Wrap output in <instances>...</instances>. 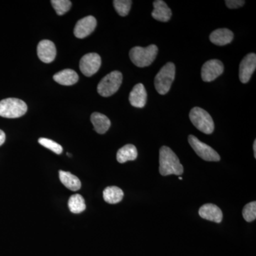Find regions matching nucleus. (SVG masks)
<instances>
[{
  "instance_id": "nucleus-1",
  "label": "nucleus",
  "mask_w": 256,
  "mask_h": 256,
  "mask_svg": "<svg viewBox=\"0 0 256 256\" xmlns=\"http://www.w3.org/2000/svg\"><path fill=\"white\" fill-rule=\"evenodd\" d=\"M160 172L162 176L181 175L184 172L182 164L176 154L166 146H163L160 150Z\"/></svg>"
},
{
  "instance_id": "nucleus-2",
  "label": "nucleus",
  "mask_w": 256,
  "mask_h": 256,
  "mask_svg": "<svg viewBox=\"0 0 256 256\" xmlns=\"http://www.w3.org/2000/svg\"><path fill=\"white\" fill-rule=\"evenodd\" d=\"M158 48L156 45L151 44L143 48L140 46L133 47L130 50V58L136 66L140 68L149 66L156 60Z\"/></svg>"
},
{
  "instance_id": "nucleus-3",
  "label": "nucleus",
  "mask_w": 256,
  "mask_h": 256,
  "mask_svg": "<svg viewBox=\"0 0 256 256\" xmlns=\"http://www.w3.org/2000/svg\"><path fill=\"white\" fill-rule=\"evenodd\" d=\"M175 65L172 62L165 64L154 78V86L158 94L165 95L170 92L175 78Z\"/></svg>"
},
{
  "instance_id": "nucleus-4",
  "label": "nucleus",
  "mask_w": 256,
  "mask_h": 256,
  "mask_svg": "<svg viewBox=\"0 0 256 256\" xmlns=\"http://www.w3.org/2000/svg\"><path fill=\"white\" fill-rule=\"evenodd\" d=\"M28 106L22 100L14 98L0 101V116L6 118H18L26 114Z\"/></svg>"
},
{
  "instance_id": "nucleus-5",
  "label": "nucleus",
  "mask_w": 256,
  "mask_h": 256,
  "mask_svg": "<svg viewBox=\"0 0 256 256\" xmlns=\"http://www.w3.org/2000/svg\"><path fill=\"white\" fill-rule=\"evenodd\" d=\"M190 119L196 129L204 134H212L214 130V122L212 116L201 108H193L190 112Z\"/></svg>"
},
{
  "instance_id": "nucleus-6",
  "label": "nucleus",
  "mask_w": 256,
  "mask_h": 256,
  "mask_svg": "<svg viewBox=\"0 0 256 256\" xmlns=\"http://www.w3.org/2000/svg\"><path fill=\"white\" fill-rule=\"evenodd\" d=\"M122 82V74L114 70L106 75L98 85V92L102 97H109L118 90Z\"/></svg>"
},
{
  "instance_id": "nucleus-7",
  "label": "nucleus",
  "mask_w": 256,
  "mask_h": 256,
  "mask_svg": "<svg viewBox=\"0 0 256 256\" xmlns=\"http://www.w3.org/2000/svg\"><path fill=\"white\" fill-rule=\"evenodd\" d=\"M188 143L196 153L197 156H200L202 160L208 162L220 161V154L208 144L201 142L198 138L194 136H190L188 138Z\"/></svg>"
},
{
  "instance_id": "nucleus-8",
  "label": "nucleus",
  "mask_w": 256,
  "mask_h": 256,
  "mask_svg": "<svg viewBox=\"0 0 256 256\" xmlns=\"http://www.w3.org/2000/svg\"><path fill=\"white\" fill-rule=\"evenodd\" d=\"M100 66V56L96 53L87 54L80 60V72L87 77L92 76L97 73Z\"/></svg>"
},
{
  "instance_id": "nucleus-9",
  "label": "nucleus",
  "mask_w": 256,
  "mask_h": 256,
  "mask_svg": "<svg viewBox=\"0 0 256 256\" xmlns=\"http://www.w3.org/2000/svg\"><path fill=\"white\" fill-rule=\"evenodd\" d=\"M224 64L220 60H208L202 68V78L204 82H210L224 73Z\"/></svg>"
},
{
  "instance_id": "nucleus-10",
  "label": "nucleus",
  "mask_w": 256,
  "mask_h": 256,
  "mask_svg": "<svg viewBox=\"0 0 256 256\" xmlns=\"http://www.w3.org/2000/svg\"><path fill=\"white\" fill-rule=\"evenodd\" d=\"M256 68V55L254 53L246 56L239 67V78L242 84H247Z\"/></svg>"
},
{
  "instance_id": "nucleus-11",
  "label": "nucleus",
  "mask_w": 256,
  "mask_h": 256,
  "mask_svg": "<svg viewBox=\"0 0 256 256\" xmlns=\"http://www.w3.org/2000/svg\"><path fill=\"white\" fill-rule=\"evenodd\" d=\"M97 25L96 18L92 16H88L79 20L74 28V33L76 37L84 38L95 30Z\"/></svg>"
},
{
  "instance_id": "nucleus-12",
  "label": "nucleus",
  "mask_w": 256,
  "mask_h": 256,
  "mask_svg": "<svg viewBox=\"0 0 256 256\" xmlns=\"http://www.w3.org/2000/svg\"><path fill=\"white\" fill-rule=\"evenodd\" d=\"M37 54L44 63H52L56 56V48L54 44L50 40H42L37 46Z\"/></svg>"
},
{
  "instance_id": "nucleus-13",
  "label": "nucleus",
  "mask_w": 256,
  "mask_h": 256,
  "mask_svg": "<svg viewBox=\"0 0 256 256\" xmlns=\"http://www.w3.org/2000/svg\"><path fill=\"white\" fill-rule=\"evenodd\" d=\"M198 214L202 218L215 223H220L223 220V213L222 210L213 204L203 205L198 210Z\"/></svg>"
},
{
  "instance_id": "nucleus-14",
  "label": "nucleus",
  "mask_w": 256,
  "mask_h": 256,
  "mask_svg": "<svg viewBox=\"0 0 256 256\" xmlns=\"http://www.w3.org/2000/svg\"><path fill=\"white\" fill-rule=\"evenodd\" d=\"M148 94L144 85L138 84L133 88L132 92L130 94L129 100L131 105L138 108H142L146 102Z\"/></svg>"
},
{
  "instance_id": "nucleus-15",
  "label": "nucleus",
  "mask_w": 256,
  "mask_h": 256,
  "mask_svg": "<svg viewBox=\"0 0 256 256\" xmlns=\"http://www.w3.org/2000/svg\"><path fill=\"white\" fill-rule=\"evenodd\" d=\"M154 10L152 12V16L158 21L166 22L172 18L171 10L162 0H156L153 2Z\"/></svg>"
},
{
  "instance_id": "nucleus-16",
  "label": "nucleus",
  "mask_w": 256,
  "mask_h": 256,
  "mask_svg": "<svg viewBox=\"0 0 256 256\" xmlns=\"http://www.w3.org/2000/svg\"><path fill=\"white\" fill-rule=\"evenodd\" d=\"M210 38L214 44L225 46L233 41L234 34L228 28H218L210 34Z\"/></svg>"
},
{
  "instance_id": "nucleus-17",
  "label": "nucleus",
  "mask_w": 256,
  "mask_h": 256,
  "mask_svg": "<svg viewBox=\"0 0 256 256\" xmlns=\"http://www.w3.org/2000/svg\"><path fill=\"white\" fill-rule=\"evenodd\" d=\"M90 120L94 129L98 134H105L111 126L110 119L100 112H94L90 117Z\"/></svg>"
},
{
  "instance_id": "nucleus-18",
  "label": "nucleus",
  "mask_w": 256,
  "mask_h": 256,
  "mask_svg": "<svg viewBox=\"0 0 256 256\" xmlns=\"http://www.w3.org/2000/svg\"><path fill=\"white\" fill-rule=\"evenodd\" d=\"M53 78L60 85L72 86L78 82V75L72 69H65L56 74Z\"/></svg>"
},
{
  "instance_id": "nucleus-19",
  "label": "nucleus",
  "mask_w": 256,
  "mask_h": 256,
  "mask_svg": "<svg viewBox=\"0 0 256 256\" xmlns=\"http://www.w3.org/2000/svg\"><path fill=\"white\" fill-rule=\"evenodd\" d=\"M60 178L64 186L72 191H78L82 188V182H80V180L68 172L60 170Z\"/></svg>"
},
{
  "instance_id": "nucleus-20",
  "label": "nucleus",
  "mask_w": 256,
  "mask_h": 256,
  "mask_svg": "<svg viewBox=\"0 0 256 256\" xmlns=\"http://www.w3.org/2000/svg\"><path fill=\"white\" fill-rule=\"evenodd\" d=\"M116 158L118 162L121 164L126 162L136 160L138 158L137 148L133 144H126L118 151Z\"/></svg>"
},
{
  "instance_id": "nucleus-21",
  "label": "nucleus",
  "mask_w": 256,
  "mask_h": 256,
  "mask_svg": "<svg viewBox=\"0 0 256 256\" xmlns=\"http://www.w3.org/2000/svg\"><path fill=\"white\" fill-rule=\"evenodd\" d=\"M124 193L118 186H108L104 191V198L106 202L110 204H116L122 201Z\"/></svg>"
},
{
  "instance_id": "nucleus-22",
  "label": "nucleus",
  "mask_w": 256,
  "mask_h": 256,
  "mask_svg": "<svg viewBox=\"0 0 256 256\" xmlns=\"http://www.w3.org/2000/svg\"><path fill=\"white\" fill-rule=\"evenodd\" d=\"M68 208L70 212L76 214L82 213L86 208L85 200L82 198V195L76 194L72 195L69 198L68 200Z\"/></svg>"
},
{
  "instance_id": "nucleus-23",
  "label": "nucleus",
  "mask_w": 256,
  "mask_h": 256,
  "mask_svg": "<svg viewBox=\"0 0 256 256\" xmlns=\"http://www.w3.org/2000/svg\"><path fill=\"white\" fill-rule=\"evenodd\" d=\"M132 2L130 0H114V10L121 16H127L130 10Z\"/></svg>"
},
{
  "instance_id": "nucleus-24",
  "label": "nucleus",
  "mask_w": 256,
  "mask_h": 256,
  "mask_svg": "<svg viewBox=\"0 0 256 256\" xmlns=\"http://www.w3.org/2000/svg\"><path fill=\"white\" fill-rule=\"evenodd\" d=\"M52 6L58 15H63L68 12L72 6V2L69 0H52Z\"/></svg>"
},
{
  "instance_id": "nucleus-25",
  "label": "nucleus",
  "mask_w": 256,
  "mask_h": 256,
  "mask_svg": "<svg viewBox=\"0 0 256 256\" xmlns=\"http://www.w3.org/2000/svg\"><path fill=\"white\" fill-rule=\"evenodd\" d=\"M38 143L44 148H47V149L54 152L56 154H60L63 152V148L60 144L52 140L44 138H40Z\"/></svg>"
},
{
  "instance_id": "nucleus-26",
  "label": "nucleus",
  "mask_w": 256,
  "mask_h": 256,
  "mask_svg": "<svg viewBox=\"0 0 256 256\" xmlns=\"http://www.w3.org/2000/svg\"><path fill=\"white\" fill-rule=\"evenodd\" d=\"M242 216L247 222H254L256 218V202L248 204L242 210Z\"/></svg>"
},
{
  "instance_id": "nucleus-27",
  "label": "nucleus",
  "mask_w": 256,
  "mask_h": 256,
  "mask_svg": "<svg viewBox=\"0 0 256 256\" xmlns=\"http://www.w3.org/2000/svg\"><path fill=\"white\" fill-rule=\"evenodd\" d=\"M246 2L244 0H226L225 1L226 4L230 9H237V8H240L244 6Z\"/></svg>"
},
{
  "instance_id": "nucleus-28",
  "label": "nucleus",
  "mask_w": 256,
  "mask_h": 256,
  "mask_svg": "<svg viewBox=\"0 0 256 256\" xmlns=\"http://www.w3.org/2000/svg\"><path fill=\"white\" fill-rule=\"evenodd\" d=\"M5 139H6V136L5 133L3 132L2 130H0V146H2L5 142Z\"/></svg>"
},
{
  "instance_id": "nucleus-29",
  "label": "nucleus",
  "mask_w": 256,
  "mask_h": 256,
  "mask_svg": "<svg viewBox=\"0 0 256 256\" xmlns=\"http://www.w3.org/2000/svg\"><path fill=\"white\" fill-rule=\"evenodd\" d=\"M254 156H255V158H256V140L254 141Z\"/></svg>"
}]
</instances>
